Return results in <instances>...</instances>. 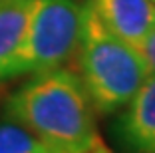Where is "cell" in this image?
Masks as SVG:
<instances>
[{
  "label": "cell",
  "mask_w": 155,
  "mask_h": 153,
  "mask_svg": "<svg viewBox=\"0 0 155 153\" xmlns=\"http://www.w3.org/2000/svg\"><path fill=\"white\" fill-rule=\"evenodd\" d=\"M32 4L34 0H0V64L16 48Z\"/></svg>",
  "instance_id": "obj_6"
},
{
  "label": "cell",
  "mask_w": 155,
  "mask_h": 153,
  "mask_svg": "<svg viewBox=\"0 0 155 153\" xmlns=\"http://www.w3.org/2000/svg\"><path fill=\"white\" fill-rule=\"evenodd\" d=\"M76 72L97 115L117 113L149 76L135 46L110 32L90 4L82 10Z\"/></svg>",
  "instance_id": "obj_2"
},
{
  "label": "cell",
  "mask_w": 155,
  "mask_h": 153,
  "mask_svg": "<svg viewBox=\"0 0 155 153\" xmlns=\"http://www.w3.org/2000/svg\"><path fill=\"white\" fill-rule=\"evenodd\" d=\"M135 48H137V52L141 54L149 74H155V30H151Z\"/></svg>",
  "instance_id": "obj_8"
},
{
  "label": "cell",
  "mask_w": 155,
  "mask_h": 153,
  "mask_svg": "<svg viewBox=\"0 0 155 153\" xmlns=\"http://www.w3.org/2000/svg\"><path fill=\"white\" fill-rule=\"evenodd\" d=\"M87 4L107 30L131 46L155 30V4L151 0H87Z\"/></svg>",
  "instance_id": "obj_5"
},
{
  "label": "cell",
  "mask_w": 155,
  "mask_h": 153,
  "mask_svg": "<svg viewBox=\"0 0 155 153\" xmlns=\"http://www.w3.org/2000/svg\"><path fill=\"white\" fill-rule=\"evenodd\" d=\"M78 0H34L16 48L0 64V86L74 62L82 34Z\"/></svg>",
  "instance_id": "obj_3"
},
{
  "label": "cell",
  "mask_w": 155,
  "mask_h": 153,
  "mask_svg": "<svg viewBox=\"0 0 155 153\" xmlns=\"http://www.w3.org/2000/svg\"><path fill=\"white\" fill-rule=\"evenodd\" d=\"M96 115L74 66L28 76L2 104V117L64 153H82L100 139Z\"/></svg>",
  "instance_id": "obj_1"
},
{
  "label": "cell",
  "mask_w": 155,
  "mask_h": 153,
  "mask_svg": "<svg viewBox=\"0 0 155 153\" xmlns=\"http://www.w3.org/2000/svg\"><path fill=\"white\" fill-rule=\"evenodd\" d=\"M46 153H64V151H54V149H52V151H46Z\"/></svg>",
  "instance_id": "obj_10"
},
{
  "label": "cell",
  "mask_w": 155,
  "mask_h": 153,
  "mask_svg": "<svg viewBox=\"0 0 155 153\" xmlns=\"http://www.w3.org/2000/svg\"><path fill=\"white\" fill-rule=\"evenodd\" d=\"M52 151L36 135L12 119L0 121V153H46ZM56 151V149H54Z\"/></svg>",
  "instance_id": "obj_7"
},
{
  "label": "cell",
  "mask_w": 155,
  "mask_h": 153,
  "mask_svg": "<svg viewBox=\"0 0 155 153\" xmlns=\"http://www.w3.org/2000/svg\"><path fill=\"white\" fill-rule=\"evenodd\" d=\"M111 133L125 153H155V74L117 111Z\"/></svg>",
  "instance_id": "obj_4"
},
{
  "label": "cell",
  "mask_w": 155,
  "mask_h": 153,
  "mask_svg": "<svg viewBox=\"0 0 155 153\" xmlns=\"http://www.w3.org/2000/svg\"><path fill=\"white\" fill-rule=\"evenodd\" d=\"M151 2H153V4H155V0H151Z\"/></svg>",
  "instance_id": "obj_11"
},
{
  "label": "cell",
  "mask_w": 155,
  "mask_h": 153,
  "mask_svg": "<svg viewBox=\"0 0 155 153\" xmlns=\"http://www.w3.org/2000/svg\"><path fill=\"white\" fill-rule=\"evenodd\" d=\"M82 153H115V151H111V149L107 147V145H105L101 139H96L87 149H84Z\"/></svg>",
  "instance_id": "obj_9"
}]
</instances>
